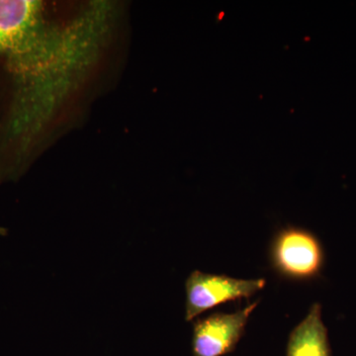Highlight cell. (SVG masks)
<instances>
[{
	"instance_id": "obj_1",
	"label": "cell",
	"mask_w": 356,
	"mask_h": 356,
	"mask_svg": "<svg viewBox=\"0 0 356 356\" xmlns=\"http://www.w3.org/2000/svg\"><path fill=\"white\" fill-rule=\"evenodd\" d=\"M105 13L95 6L64 30L47 26L24 53L7 62L16 81L9 131L22 146L39 133L77 74L92 60L104 34Z\"/></svg>"
},
{
	"instance_id": "obj_2",
	"label": "cell",
	"mask_w": 356,
	"mask_h": 356,
	"mask_svg": "<svg viewBox=\"0 0 356 356\" xmlns=\"http://www.w3.org/2000/svg\"><path fill=\"white\" fill-rule=\"evenodd\" d=\"M269 257L276 273L290 280H315L324 267V250L317 236L296 227L276 234Z\"/></svg>"
},
{
	"instance_id": "obj_3",
	"label": "cell",
	"mask_w": 356,
	"mask_h": 356,
	"mask_svg": "<svg viewBox=\"0 0 356 356\" xmlns=\"http://www.w3.org/2000/svg\"><path fill=\"white\" fill-rule=\"evenodd\" d=\"M266 285L264 278L240 280L222 274L218 275L193 271L185 283V320L191 322L204 312L215 307L228 302L250 298L264 289Z\"/></svg>"
},
{
	"instance_id": "obj_4",
	"label": "cell",
	"mask_w": 356,
	"mask_h": 356,
	"mask_svg": "<svg viewBox=\"0 0 356 356\" xmlns=\"http://www.w3.org/2000/svg\"><path fill=\"white\" fill-rule=\"evenodd\" d=\"M36 0H0V55L7 60L24 51L46 27Z\"/></svg>"
},
{
	"instance_id": "obj_5",
	"label": "cell",
	"mask_w": 356,
	"mask_h": 356,
	"mask_svg": "<svg viewBox=\"0 0 356 356\" xmlns=\"http://www.w3.org/2000/svg\"><path fill=\"white\" fill-rule=\"evenodd\" d=\"M259 300L234 313H214L193 325V356H224L235 350Z\"/></svg>"
},
{
	"instance_id": "obj_6",
	"label": "cell",
	"mask_w": 356,
	"mask_h": 356,
	"mask_svg": "<svg viewBox=\"0 0 356 356\" xmlns=\"http://www.w3.org/2000/svg\"><path fill=\"white\" fill-rule=\"evenodd\" d=\"M286 355L332 356L320 304H314L306 318L290 334Z\"/></svg>"
}]
</instances>
